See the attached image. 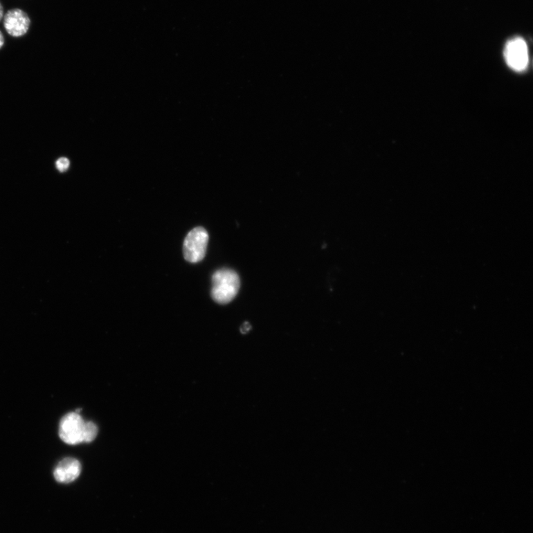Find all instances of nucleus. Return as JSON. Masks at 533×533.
<instances>
[{"mask_svg": "<svg viewBox=\"0 0 533 533\" xmlns=\"http://www.w3.org/2000/svg\"><path fill=\"white\" fill-rule=\"evenodd\" d=\"M84 423L78 412L66 415L60 424L59 434L61 440L70 445L83 443Z\"/></svg>", "mask_w": 533, "mask_h": 533, "instance_id": "obj_3", "label": "nucleus"}, {"mask_svg": "<svg viewBox=\"0 0 533 533\" xmlns=\"http://www.w3.org/2000/svg\"><path fill=\"white\" fill-rule=\"evenodd\" d=\"M82 471L80 462L73 458H66L56 467L53 476L57 482L69 484L75 481Z\"/></svg>", "mask_w": 533, "mask_h": 533, "instance_id": "obj_6", "label": "nucleus"}, {"mask_svg": "<svg viewBox=\"0 0 533 533\" xmlns=\"http://www.w3.org/2000/svg\"><path fill=\"white\" fill-rule=\"evenodd\" d=\"M98 434V428L92 422H85L84 426V442H92L97 438Z\"/></svg>", "mask_w": 533, "mask_h": 533, "instance_id": "obj_7", "label": "nucleus"}, {"mask_svg": "<svg viewBox=\"0 0 533 533\" xmlns=\"http://www.w3.org/2000/svg\"><path fill=\"white\" fill-rule=\"evenodd\" d=\"M70 166V161L66 157L60 158L57 163L56 167L60 172H66Z\"/></svg>", "mask_w": 533, "mask_h": 533, "instance_id": "obj_8", "label": "nucleus"}, {"mask_svg": "<svg viewBox=\"0 0 533 533\" xmlns=\"http://www.w3.org/2000/svg\"><path fill=\"white\" fill-rule=\"evenodd\" d=\"M3 12H3V6L1 5V3H0V20H1L3 17Z\"/></svg>", "mask_w": 533, "mask_h": 533, "instance_id": "obj_11", "label": "nucleus"}, {"mask_svg": "<svg viewBox=\"0 0 533 533\" xmlns=\"http://www.w3.org/2000/svg\"><path fill=\"white\" fill-rule=\"evenodd\" d=\"M208 240V233L205 228L197 227L191 230L184 241L185 259L190 263L204 260L207 253Z\"/></svg>", "mask_w": 533, "mask_h": 533, "instance_id": "obj_2", "label": "nucleus"}, {"mask_svg": "<svg viewBox=\"0 0 533 533\" xmlns=\"http://www.w3.org/2000/svg\"><path fill=\"white\" fill-rule=\"evenodd\" d=\"M5 44V39L1 31H0V48H1Z\"/></svg>", "mask_w": 533, "mask_h": 533, "instance_id": "obj_10", "label": "nucleus"}, {"mask_svg": "<svg viewBox=\"0 0 533 533\" xmlns=\"http://www.w3.org/2000/svg\"><path fill=\"white\" fill-rule=\"evenodd\" d=\"M504 55L508 66L516 71H525L529 62L528 48L523 38L509 39L505 46Z\"/></svg>", "mask_w": 533, "mask_h": 533, "instance_id": "obj_4", "label": "nucleus"}, {"mask_svg": "<svg viewBox=\"0 0 533 533\" xmlns=\"http://www.w3.org/2000/svg\"><path fill=\"white\" fill-rule=\"evenodd\" d=\"M240 289V279L235 271L223 269L213 273L211 296L216 302L228 304L237 296Z\"/></svg>", "mask_w": 533, "mask_h": 533, "instance_id": "obj_1", "label": "nucleus"}, {"mask_svg": "<svg viewBox=\"0 0 533 533\" xmlns=\"http://www.w3.org/2000/svg\"><path fill=\"white\" fill-rule=\"evenodd\" d=\"M30 20L23 10L15 8L8 10L4 18V27L12 37L24 36L30 27Z\"/></svg>", "mask_w": 533, "mask_h": 533, "instance_id": "obj_5", "label": "nucleus"}, {"mask_svg": "<svg viewBox=\"0 0 533 533\" xmlns=\"http://www.w3.org/2000/svg\"><path fill=\"white\" fill-rule=\"evenodd\" d=\"M251 329V325L249 323H244L241 327V333L243 334H247L250 332Z\"/></svg>", "mask_w": 533, "mask_h": 533, "instance_id": "obj_9", "label": "nucleus"}]
</instances>
